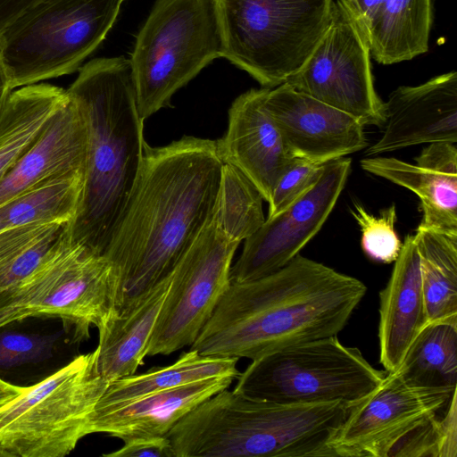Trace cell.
Listing matches in <instances>:
<instances>
[{
	"mask_svg": "<svg viewBox=\"0 0 457 457\" xmlns=\"http://www.w3.org/2000/svg\"><path fill=\"white\" fill-rule=\"evenodd\" d=\"M44 0H0V30L25 10Z\"/></svg>",
	"mask_w": 457,
	"mask_h": 457,
	"instance_id": "d590c367",
	"label": "cell"
},
{
	"mask_svg": "<svg viewBox=\"0 0 457 457\" xmlns=\"http://www.w3.org/2000/svg\"><path fill=\"white\" fill-rule=\"evenodd\" d=\"M85 171L60 176L0 205V231L18 226L71 222L82 195Z\"/></svg>",
	"mask_w": 457,
	"mask_h": 457,
	"instance_id": "4316f807",
	"label": "cell"
},
{
	"mask_svg": "<svg viewBox=\"0 0 457 457\" xmlns=\"http://www.w3.org/2000/svg\"><path fill=\"white\" fill-rule=\"evenodd\" d=\"M66 89L87 132L85 179L71 241L104 255L141 168L145 141L129 60L96 58L79 69Z\"/></svg>",
	"mask_w": 457,
	"mask_h": 457,
	"instance_id": "3957f363",
	"label": "cell"
},
{
	"mask_svg": "<svg viewBox=\"0 0 457 457\" xmlns=\"http://www.w3.org/2000/svg\"><path fill=\"white\" fill-rule=\"evenodd\" d=\"M432 21V0H384L367 32L371 57L393 64L426 53Z\"/></svg>",
	"mask_w": 457,
	"mask_h": 457,
	"instance_id": "cb8c5ba5",
	"label": "cell"
},
{
	"mask_svg": "<svg viewBox=\"0 0 457 457\" xmlns=\"http://www.w3.org/2000/svg\"><path fill=\"white\" fill-rule=\"evenodd\" d=\"M172 272L128 302L99 331L96 365L107 381L133 375L144 364Z\"/></svg>",
	"mask_w": 457,
	"mask_h": 457,
	"instance_id": "7402d4cb",
	"label": "cell"
},
{
	"mask_svg": "<svg viewBox=\"0 0 457 457\" xmlns=\"http://www.w3.org/2000/svg\"><path fill=\"white\" fill-rule=\"evenodd\" d=\"M87 147L84 115L68 95L38 138L0 181V205L44 181L85 171Z\"/></svg>",
	"mask_w": 457,
	"mask_h": 457,
	"instance_id": "d6986e66",
	"label": "cell"
},
{
	"mask_svg": "<svg viewBox=\"0 0 457 457\" xmlns=\"http://www.w3.org/2000/svg\"><path fill=\"white\" fill-rule=\"evenodd\" d=\"M380 137L367 146L374 156L435 142L457 143V73L449 71L417 86L395 89L384 103Z\"/></svg>",
	"mask_w": 457,
	"mask_h": 457,
	"instance_id": "2e32d148",
	"label": "cell"
},
{
	"mask_svg": "<svg viewBox=\"0 0 457 457\" xmlns=\"http://www.w3.org/2000/svg\"><path fill=\"white\" fill-rule=\"evenodd\" d=\"M267 90L253 88L233 101L228 129L216 142L223 163L244 173L268 203L279 177L294 158L265 107Z\"/></svg>",
	"mask_w": 457,
	"mask_h": 457,
	"instance_id": "e0dca14e",
	"label": "cell"
},
{
	"mask_svg": "<svg viewBox=\"0 0 457 457\" xmlns=\"http://www.w3.org/2000/svg\"><path fill=\"white\" fill-rule=\"evenodd\" d=\"M125 0H44L0 30L12 89L75 72L102 44Z\"/></svg>",
	"mask_w": 457,
	"mask_h": 457,
	"instance_id": "52a82bcc",
	"label": "cell"
},
{
	"mask_svg": "<svg viewBox=\"0 0 457 457\" xmlns=\"http://www.w3.org/2000/svg\"><path fill=\"white\" fill-rule=\"evenodd\" d=\"M415 160L416 164H411L375 156L362 159L361 167L417 195L422 212L417 230L457 236L456 144L430 143Z\"/></svg>",
	"mask_w": 457,
	"mask_h": 457,
	"instance_id": "ac0fdd59",
	"label": "cell"
},
{
	"mask_svg": "<svg viewBox=\"0 0 457 457\" xmlns=\"http://www.w3.org/2000/svg\"><path fill=\"white\" fill-rule=\"evenodd\" d=\"M349 406L285 403L224 389L167 434L175 457H337L332 444Z\"/></svg>",
	"mask_w": 457,
	"mask_h": 457,
	"instance_id": "277c9868",
	"label": "cell"
},
{
	"mask_svg": "<svg viewBox=\"0 0 457 457\" xmlns=\"http://www.w3.org/2000/svg\"><path fill=\"white\" fill-rule=\"evenodd\" d=\"M105 457H174V453L166 436L137 437L124 442L123 446Z\"/></svg>",
	"mask_w": 457,
	"mask_h": 457,
	"instance_id": "836d02e7",
	"label": "cell"
},
{
	"mask_svg": "<svg viewBox=\"0 0 457 457\" xmlns=\"http://www.w3.org/2000/svg\"><path fill=\"white\" fill-rule=\"evenodd\" d=\"M351 159L323 164L317 182L299 199L245 240L239 258L231 266V282L269 275L291 262L322 228L334 209L351 171Z\"/></svg>",
	"mask_w": 457,
	"mask_h": 457,
	"instance_id": "5bb4252c",
	"label": "cell"
},
{
	"mask_svg": "<svg viewBox=\"0 0 457 457\" xmlns=\"http://www.w3.org/2000/svg\"><path fill=\"white\" fill-rule=\"evenodd\" d=\"M40 351V343L36 338L18 333L0 335V366L23 362L37 355Z\"/></svg>",
	"mask_w": 457,
	"mask_h": 457,
	"instance_id": "d6a6232c",
	"label": "cell"
},
{
	"mask_svg": "<svg viewBox=\"0 0 457 457\" xmlns=\"http://www.w3.org/2000/svg\"><path fill=\"white\" fill-rule=\"evenodd\" d=\"M10 79L0 55V118L4 112L6 102L12 93Z\"/></svg>",
	"mask_w": 457,
	"mask_h": 457,
	"instance_id": "8d00e7d4",
	"label": "cell"
},
{
	"mask_svg": "<svg viewBox=\"0 0 457 457\" xmlns=\"http://www.w3.org/2000/svg\"><path fill=\"white\" fill-rule=\"evenodd\" d=\"M21 301L31 316L61 318L85 339L89 329L98 332L116 315L120 281L108 262L69 237L19 287Z\"/></svg>",
	"mask_w": 457,
	"mask_h": 457,
	"instance_id": "30bf717a",
	"label": "cell"
},
{
	"mask_svg": "<svg viewBox=\"0 0 457 457\" xmlns=\"http://www.w3.org/2000/svg\"><path fill=\"white\" fill-rule=\"evenodd\" d=\"M263 197L237 168L223 163L215 219L221 231L241 243L264 222Z\"/></svg>",
	"mask_w": 457,
	"mask_h": 457,
	"instance_id": "f546056e",
	"label": "cell"
},
{
	"mask_svg": "<svg viewBox=\"0 0 457 457\" xmlns=\"http://www.w3.org/2000/svg\"><path fill=\"white\" fill-rule=\"evenodd\" d=\"M396 372L412 385L457 387V319L428 322Z\"/></svg>",
	"mask_w": 457,
	"mask_h": 457,
	"instance_id": "484cf974",
	"label": "cell"
},
{
	"mask_svg": "<svg viewBox=\"0 0 457 457\" xmlns=\"http://www.w3.org/2000/svg\"><path fill=\"white\" fill-rule=\"evenodd\" d=\"M368 35L343 0H336L332 21L301 69L287 83L343 111L363 126L383 127L384 102L371 71Z\"/></svg>",
	"mask_w": 457,
	"mask_h": 457,
	"instance_id": "8fae6325",
	"label": "cell"
},
{
	"mask_svg": "<svg viewBox=\"0 0 457 457\" xmlns=\"http://www.w3.org/2000/svg\"><path fill=\"white\" fill-rule=\"evenodd\" d=\"M379 361L395 372L411 344L428 323L415 235H408L386 286L379 292Z\"/></svg>",
	"mask_w": 457,
	"mask_h": 457,
	"instance_id": "44dd1931",
	"label": "cell"
},
{
	"mask_svg": "<svg viewBox=\"0 0 457 457\" xmlns=\"http://www.w3.org/2000/svg\"><path fill=\"white\" fill-rule=\"evenodd\" d=\"M30 316L21 301L19 287L0 293V328Z\"/></svg>",
	"mask_w": 457,
	"mask_h": 457,
	"instance_id": "e575fe53",
	"label": "cell"
},
{
	"mask_svg": "<svg viewBox=\"0 0 457 457\" xmlns=\"http://www.w3.org/2000/svg\"><path fill=\"white\" fill-rule=\"evenodd\" d=\"M350 212L360 227L361 245L365 254L375 262H395L403 246L395 228V204L382 210L379 216H374L361 204L354 203Z\"/></svg>",
	"mask_w": 457,
	"mask_h": 457,
	"instance_id": "4dcf8cb0",
	"label": "cell"
},
{
	"mask_svg": "<svg viewBox=\"0 0 457 457\" xmlns=\"http://www.w3.org/2000/svg\"><path fill=\"white\" fill-rule=\"evenodd\" d=\"M323 164L294 158L282 172L271 195L268 217L278 214L305 194L319 179Z\"/></svg>",
	"mask_w": 457,
	"mask_h": 457,
	"instance_id": "1f68e13d",
	"label": "cell"
},
{
	"mask_svg": "<svg viewBox=\"0 0 457 457\" xmlns=\"http://www.w3.org/2000/svg\"><path fill=\"white\" fill-rule=\"evenodd\" d=\"M0 457H14L12 453L0 446Z\"/></svg>",
	"mask_w": 457,
	"mask_h": 457,
	"instance_id": "f35d334b",
	"label": "cell"
},
{
	"mask_svg": "<svg viewBox=\"0 0 457 457\" xmlns=\"http://www.w3.org/2000/svg\"><path fill=\"white\" fill-rule=\"evenodd\" d=\"M236 378L219 377L150 394L120 405L95 409L89 432L104 433L123 442L137 437L166 436L189 411Z\"/></svg>",
	"mask_w": 457,
	"mask_h": 457,
	"instance_id": "ffe728a7",
	"label": "cell"
},
{
	"mask_svg": "<svg viewBox=\"0 0 457 457\" xmlns=\"http://www.w3.org/2000/svg\"><path fill=\"white\" fill-rule=\"evenodd\" d=\"M221 54L263 87L287 82L330 24L335 0H217Z\"/></svg>",
	"mask_w": 457,
	"mask_h": 457,
	"instance_id": "5b68a950",
	"label": "cell"
},
{
	"mask_svg": "<svg viewBox=\"0 0 457 457\" xmlns=\"http://www.w3.org/2000/svg\"><path fill=\"white\" fill-rule=\"evenodd\" d=\"M366 292L360 279L298 254L269 275L230 282L189 349L254 360L337 336Z\"/></svg>",
	"mask_w": 457,
	"mask_h": 457,
	"instance_id": "7a4b0ae2",
	"label": "cell"
},
{
	"mask_svg": "<svg viewBox=\"0 0 457 457\" xmlns=\"http://www.w3.org/2000/svg\"><path fill=\"white\" fill-rule=\"evenodd\" d=\"M220 54L217 0H155L129 59L141 118L170 105Z\"/></svg>",
	"mask_w": 457,
	"mask_h": 457,
	"instance_id": "8992f818",
	"label": "cell"
},
{
	"mask_svg": "<svg viewBox=\"0 0 457 457\" xmlns=\"http://www.w3.org/2000/svg\"><path fill=\"white\" fill-rule=\"evenodd\" d=\"M239 244L221 231L214 215L172 270L146 356L170 354L195 342L230 285Z\"/></svg>",
	"mask_w": 457,
	"mask_h": 457,
	"instance_id": "7c38bea8",
	"label": "cell"
},
{
	"mask_svg": "<svg viewBox=\"0 0 457 457\" xmlns=\"http://www.w3.org/2000/svg\"><path fill=\"white\" fill-rule=\"evenodd\" d=\"M265 107L293 158L324 164L368 146L359 120L287 82L268 88Z\"/></svg>",
	"mask_w": 457,
	"mask_h": 457,
	"instance_id": "9a60e30c",
	"label": "cell"
},
{
	"mask_svg": "<svg viewBox=\"0 0 457 457\" xmlns=\"http://www.w3.org/2000/svg\"><path fill=\"white\" fill-rule=\"evenodd\" d=\"M223 162L216 140L146 143L134 187L104 253L120 281L118 310L172 272L216 213Z\"/></svg>",
	"mask_w": 457,
	"mask_h": 457,
	"instance_id": "6da1fadb",
	"label": "cell"
},
{
	"mask_svg": "<svg viewBox=\"0 0 457 457\" xmlns=\"http://www.w3.org/2000/svg\"><path fill=\"white\" fill-rule=\"evenodd\" d=\"M386 375L357 347L337 336L296 344L252 360L234 390L285 403L340 402L347 406L374 390Z\"/></svg>",
	"mask_w": 457,
	"mask_h": 457,
	"instance_id": "9c48e42d",
	"label": "cell"
},
{
	"mask_svg": "<svg viewBox=\"0 0 457 457\" xmlns=\"http://www.w3.org/2000/svg\"><path fill=\"white\" fill-rule=\"evenodd\" d=\"M239 359L204 355L189 349L168 366L155 367L142 374L129 375L110 382L95 409L120 405L142 396L172 389L195 381L232 377L237 378Z\"/></svg>",
	"mask_w": 457,
	"mask_h": 457,
	"instance_id": "d4e9b609",
	"label": "cell"
},
{
	"mask_svg": "<svg viewBox=\"0 0 457 457\" xmlns=\"http://www.w3.org/2000/svg\"><path fill=\"white\" fill-rule=\"evenodd\" d=\"M67 100L66 89L47 83L12 91L0 118V181Z\"/></svg>",
	"mask_w": 457,
	"mask_h": 457,
	"instance_id": "603a6c76",
	"label": "cell"
},
{
	"mask_svg": "<svg viewBox=\"0 0 457 457\" xmlns=\"http://www.w3.org/2000/svg\"><path fill=\"white\" fill-rule=\"evenodd\" d=\"M428 322L457 319V236L416 230Z\"/></svg>",
	"mask_w": 457,
	"mask_h": 457,
	"instance_id": "83f0119b",
	"label": "cell"
},
{
	"mask_svg": "<svg viewBox=\"0 0 457 457\" xmlns=\"http://www.w3.org/2000/svg\"><path fill=\"white\" fill-rule=\"evenodd\" d=\"M109 384L96 350L75 357L0 407V446L13 456L69 454L90 434L91 415Z\"/></svg>",
	"mask_w": 457,
	"mask_h": 457,
	"instance_id": "ba28073f",
	"label": "cell"
},
{
	"mask_svg": "<svg viewBox=\"0 0 457 457\" xmlns=\"http://www.w3.org/2000/svg\"><path fill=\"white\" fill-rule=\"evenodd\" d=\"M70 222L0 231V293L18 287L69 237Z\"/></svg>",
	"mask_w": 457,
	"mask_h": 457,
	"instance_id": "f1b7e54d",
	"label": "cell"
},
{
	"mask_svg": "<svg viewBox=\"0 0 457 457\" xmlns=\"http://www.w3.org/2000/svg\"><path fill=\"white\" fill-rule=\"evenodd\" d=\"M457 387L412 385L386 372L370 394L349 406L334 438L337 457L400 456L403 446L449 403Z\"/></svg>",
	"mask_w": 457,
	"mask_h": 457,
	"instance_id": "4fadbf2b",
	"label": "cell"
},
{
	"mask_svg": "<svg viewBox=\"0 0 457 457\" xmlns=\"http://www.w3.org/2000/svg\"><path fill=\"white\" fill-rule=\"evenodd\" d=\"M26 387L11 384L0 378V407L21 395Z\"/></svg>",
	"mask_w": 457,
	"mask_h": 457,
	"instance_id": "74e56055",
	"label": "cell"
}]
</instances>
